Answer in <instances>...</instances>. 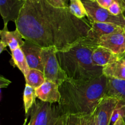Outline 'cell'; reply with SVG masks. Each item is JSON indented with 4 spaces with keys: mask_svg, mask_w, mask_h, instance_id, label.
I'll return each instance as SVG.
<instances>
[{
    "mask_svg": "<svg viewBox=\"0 0 125 125\" xmlns=\"http://www.w3.org/2000/svg\"><path fill=\"white\" fill-rule=\"evenodd\" d=\"M24 40L41 48L55 47L65 51L87 37L91 25L78 18L69 7H54L48 0H25L15 22Z\"/></svg>",
    "mask_w": 125,
    "mask_h": 125,
    "instance_id": "cell-1",
    "label": "cell"
},
{
    "mask_svg": "<svg viewBox=\"0 0 125 125\" xmlns=\"http://www.w3.org/2000/svg\"><path fill=\"white\" fill-rule=\"evenodd\" d=\"M107 78L101 76L88 81L68 79L59 85L58 105L67 118V125H80L82 118L94 114L106 95Z\"/></svg>",
    "mask_w": 125,
    "mask_h": 125,
    "instance_id": "cell-2",
    "label": "cell"
},
{
    "mask_svg": "<svg viewBox=\"0 0 125 125\" xmlns=\"http://www.w3.org/2000/svg\"><path fill=\"white\" fill-rule=\"evenodd\" d=\"M95 48L84 39L68 50L57 51L58 62L68 79L84 82L103 75V67L93 62L92 56Z\"/></svg>",
    "mask_w": 125,
    "mask_h": 125,
    "instance_id": "cell-3",
    "label": "cell"
},
{
    "mask_svg": "<svg viewBox=\"0 0 125 125\" xmlns=\"http://www.w3.org/2000/svg\"><path fill=\"white\" fill-rule=\"evenodd\" d=\"M31 125H67V118L59 105L36 101L27 116Z\"/></svg>",
    "mask_w": 125,
    "mask_h": 125,
    "instance_id": "cell-4",
    "label": "cell"
},
{
    "mask_svg": "<svg viewBox=\"0 0 125 125\" xmlns=\"http://www.w3.org/2000/svg\"><path fill=\"white\" fill-rule=\"evenodd\" d=\"M57 51L53 46L42 48V61L46 80L56 83L60 85L68 78L59 63L56 56Z\"/></svg>",
    "mask_w": 125,
    "mask_h": 125,
    "instance_id": "cell-5",
    "label": "cell"
},
{
    "mask_svg": "<svg viewBox=\"0 0 125 125\" xmlns=\"http://www.w3.org/2000/svg\"><path fill=\"white\" fill-rule=\"evenodd\" d=\"M84 5L89 22L110 23L125 28V17L123 13L119 15H114L108 9L101 7L96 0H82Z\"/></svg>",
    "mask_w": 125,
    "mask_h": 125,
    "instance_id": "cell-6",
    "label": "cell"
},
{
    "mask_svg": "<svg viewBox=\"0 0 125 125\" xmlns=\"http://www.w3.org/2000/svg\"><path fill=\"white\" fill-rule=\"evenodd\" d=\"M98 46L109 49L114 53L122 56L125 52V29L103 35L98 42Z\"/></svg>",
    "mask_w": 125,
    "mask_h": 125,
    "instance_id": "cell-7",
    "label": "cell"
},
{
    "mask_svg": "<svg viewBox=\"0 0 125 125\" xmlns=\"http://www.w3.org/2000/svg\"><path fill=\"white\" fill-rule=\"evenodd\" d=\"M91 25V29L89 31L88 35L85 40L91 43L95 47L97 46V43L100 38L104 35L111 33L122 31L124 28L110 24V23H99V22H89Z\"/></svg>",
    "mask_w": 125,
    "mask_h": 125,
    "instance_id": "cell-8",
    "label": "cell"
},
{
    "mask_svg": "<svg viewBox=\"0 0 125 125\" xmlns=\"http://www.w3.org/2000/svg\"><path fill=\"white\" fill-rule=\"evenodd\" d=\"M21 48L24 52L29 68L38 70L43 72L42 48L25 40L24 44Z\"/></svg>",
    "mask_w": 125,
    "mask_h": 125,
    "instance_id": "cell-9",
    "label": "cell"
},
{
    "mask_svg": "<svg viewBox=\"0 0 125 125\" xmlns=\"http://www.w3.org/2000/svg\"><path fill=\"white\" fill-rule=\"evenodd\" d=\"M24 4L25 0H0V13L4 25L17 21Z\"/></svg>",
    "mask_w": 125,
    "mask_h": 125,
    "instance_id": "cell-10",
    "label": "cell"
},
{
    "mask_svg": "<svg viewBox=\"0 0 125 125\" xmlns=\"http://www.w3.org/2000/svg\"><path fill=\"white\" fill-rule=\"evenodd\" d=\"M120 101L114 98L106 96L98 106L96 111L97 125H110L114 109Z\"/></svg>",
    "mask_w": 125,
    "mask_h": 125,
    "instance_id": "cell-11",
    "label": "cell"
},
{
    "mask_svg": "<svg viewBox=\"0 0 125 125\" xmlns=\"http://www.w3.org/2000/svg\"><path fill=\"white\" fill-rule=\"evenodd\" d=\"M36 96L39 100L49 103H59L61 99L59 85L56 83L46 80L39 87L35 89Z\"/></svg>",
    "mask_w": 125,
    "mask_h": 125,
    "instance_id": "cell-12",
    "label": "cell"
},
{
    "mask_svg": "<svg viewBox=\"0 0 125 125\" xmlns=\"http://www.w3.org/2000/svg\"><path fill=\"white\" fill-rule=\"evenodd\" d=\"M92 61L95 65L104 67L122 59V56L114 53L109 49L102 46H96L92 52Z\"/></svg>",
    "mask_w": 125,
    "mask_h": 125,
    "instance_id": "cell-13",
    "label": "cell"
},
{
    "mask_svg": "<svg viewBox=\"0 0 125 125\" xmlns=\"http://www.w3.org/2000/svg\"><path fill=\"white\" fill-rule=\"evenodd\" d=\"M1 42L6 44L10 48V51L21 48L25 42L19 31L16 29L13 31H9L7 29V25H4V28L0 31Z\"/></svg>",
    "mask_w": 125,
    "mask_h": 125,
    "instance_id": "cell-14",
    "label": "cell"
},
{
    "mask_svg": "<svg viewBox=\"0 0 125 125\" xmlns=\"http://www.w3.org/2000/svg\"><path fill=\"white\" fill-rule=\"evenodd\" d=\"M105 96L114 98L125 105V80L107 78Z\"/></svg>",
    "mask_w": 125,
    "mask_h": 125,
    "instance_id": "cell-15",
    "label": "cell"
},
{
    "mask_svg": "<svg viewBox=\"0 0 125 125\" xmlns=\"http://www.w3.org/2000/svg\"><path fill=\"white\" fill-rule=\"evenodd\" d=\"M103 73L107 78L125 80V60L122 58L103 67Z\"/></svg>",
    "mask_w": 125,
    "mask_h": 125,
    "instance_id": "cell-16",
    "label": "cell"
},
{
    "mask_svg": "<svg viewBox=\"0 0 125 125\" xmlns=\"http://www.w3.org/2000/svg\"><path fill=\"white\" fill-rule=\"evenodd\" d=\"M12 59L10 61L13 67H17L25 76L30 70L24 54L21 48H18L15 50L11 51Z\"/></svg>",
    "mask_w": 125,
    "mask_h": 125,
    "instance_id": "cell-17",
    "label": "cell"
},
{
    "mask_svg": "<svg viewBox=\"0 0 125 125\" xmlns=\"http://www.w3.org/2000/svg\"><path fill=\"white\" fill-rule=\"evenodd\" d=\"M26 84L30 85L34 89L39 87L46 81L43 72L35 69H30L24 76Z\"/></svg>",
    "mask_w": 125,
    "mask_h": 125,
    "instance_id": "cell-18",
    "label": "cell"
},
{
    "mask_svg": "<svg viewBox=\"0 0 125 125\" xmlns=\"http://www.w3.org/2000/svg\"><path fill=\"white\" fill-rule=\"evenodd\" d=\"M36 98L35 89L30 85L26 84L23 92V104H24V112L26 115L36 102L35 101Z\"/></svg>",
    "mask_w": 125,
    "mask_h": 125,
    "instance_id": "cell-19",
    "label": "cell"
},
{
    "mask_svg": "<svg viewBox=\"0 0 125 125\" xmlns=\"http://www.w3.org/2000/svg\"><path fill=\"white\" fill-rule=\"evenodd\" d=\"M69 9L73 15L78 18L83 19L87 16L86 9L82 0H70Z\"/></svg>",
    "mask_w": 125,
    "mask_h": 125,
    "instance_id": "cell-20",
    "label": "cell"
},
{
    "mask_svg": "<svg viewBox=\"0 0 125 125\" xmlns=\"http://www.w3.org/2000/svg\"><path fill=\"white\" fill-rule=\"evenodd\" d=\"M80 125H97L96 111L90 115L82 118L80 120Z\"/></svg>",
    "mask_w": 125,
    "mask_h": 125,
    "instance_id": "cell-21",
    "label": "cell"
},
{
    "mask_svg": "<svg viewBox=\"0 0 125 125\" xmlns=\"http://www.w3.org/2000/svg\"><path fill=\"white\" fill-rule=\"evenodd\" d=\"M107 9L109 11L110 13H112L114 15L117 16L123 13V11L121 8L120 6L115 1H114L113 3Z\"/></svg>",
    "mask_w": 125,
    "mask_h": 125,
    "instance_id": "cell-22",
    "label": "cell"
},
{
    "mask_svg": "<svg viewBox=\"0 0 125 125\" xmlns=\"http://www.w3.org/2000/svg\"><path fill=\"white\" fill-rule=\"evenodd\" d=\"M48 1L52 6L57 8L69 7L68 2L70 0H48Z\"/></svg>",
    "mask_w": 125,
    "mask_h": 125,
    "instance_id": "cell-23",
    "label": "cell"
},
{
    "mask_svg": "<svg viewBox=\"0 0 125 125\" xmlns=\"http://www.w3.org/2000/svg\"><path fill=\"white\" fill-rule=\"evenodd\" d=\"M101 7L105 9H108L109 7L114 2V0H96Z\"/></svg>",
    "mask_w": 125,
    "mask_h": 125,
    "instance_id": "cell-24",
    "label": "cell"
},
{
    "mask_svg": "<svg viewBox=\"0 0 125 125\" xmlns=\"http://www.w3.org/2000/svg\"><path fill=\"white\" fill-rule=\"evenodd\" d=\"M10 83V81L6 79L3 76H1V78H0V87L1 89L7 87Z\"/></svg>",
    "mask_w": 125,
    "mask_h": 125,
    "instance_id": "cell-25",
    "label": "cell"
},
{
    "mask_svg": "<svg viewBox=\"0 0 125 125\" xmlns=\"http://www.w3.org/2000/svg\"><path fill=\"white\" fill-rule=\"evenodd\" d=\"M113 125H125V120L122 116L120 117Z\"/></svg>",
    "mask_w": 125,
    "mask_h": 125,
    "instance_id": "cell-26",
    "label": "cell"
},
{
    "mask_svg": "<svg viewBox=\"0 0 125 125\" xmlns=\"http://www.w3.org/2000/svg\"><path fill=\"white\" fill-rule=\"evenodd\" d=\"M114 1L117 2L120 6L123 12H125V0H114Z\"/></svg>",
    "mask_w": 125,
    "mask_h": 125,
    "instance_id": "cell-27",
    "label": "cell"
},
{
    "mask_svg": "<svg viewBox=\"0 0 125 125\" xmlns=\"http://www.w3.org/2000/svg\"><path fill=\"white\" fill-rule=\"evenodd\" d=\"M7 45H6L4 43L0 42V53H2V51H4L6 50V47H7Z\"/></svg>",
    "mask_w": 125,
    "mask_h": 125,
    "instance_id": "cell-28",
    "label": "cell"
},
{
    "mask_svg": "<svg viewBox=\"0 0 125 125\" xmlns=\"http://www.w3.org/2000/svg\"><path fill=\"white\" fill-rule=\"evenodd\" d=\"M27 120H28V117H27V118H26L25 120H24V123H23V125H31V124H30V123H28V124H26Z\"/></svg>",
    "mask_w": 125,
    "mask_h": 125,
    "instance_id": "cell-29",
    "label": "cell"
},
{
    "mask_svg": "<svg viewBox=\"0 0 125 125\" xmlns=\"http://www.w3.org/2000/svg\"><path fill=\"white\" fill-rule=\"evenodd\" d=\"M122 58H123V59L125 60V52L122 56Z\"/></svg>",
    "mask_w": 125,
    "mask_h": 125,
    "instance_id": "cell-30",
    "label": "cell"
},
{
    "mask_svg": "<svg viewBox=\"0 0 125 125\" xmlns=\"http://www.w3.org/2000/svg\"><path fill=\"white\" fill-rule=\"evenodd\" d=\"M123 118H124V119L125 120V117H123Z\"/></svg>",
    "mask_w": 125,
    "mask_h": 125,
    "instance_id": "cell-31",
    "label": "cell"
},
{
    "mask_svg": "<svg viewBox=\"0 0 125 125\" xmlns=\"http://www.w3.org/2000/svg\"><path fill=\"white\" fill-rule=\"evenodd\" d=\"M89 1H94V0H89Z\"/></svg>",
    "mask_w": 125,
    "mask_h": 125,
    "instance_id": "cell-32",
    "label": "cell"
},
{
    "mask_svg": "<svg viewBox=\"0 0 125 125\" xmlns=\"http://www.w3.org/2000/svg\"></svg>",
    "mask_w": 125,
    "mask_h": 125,
    "instance_id": "cell-33",
    "label": "cell"
}]
</instances>
